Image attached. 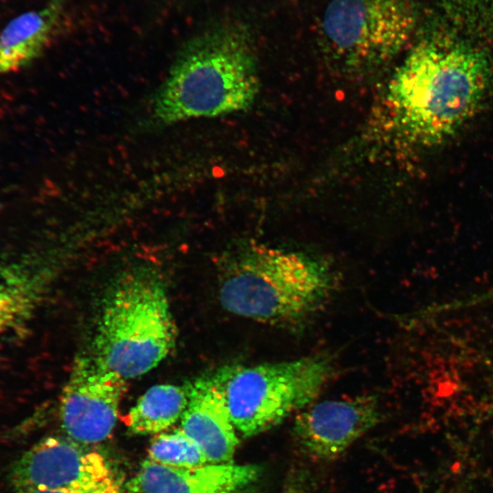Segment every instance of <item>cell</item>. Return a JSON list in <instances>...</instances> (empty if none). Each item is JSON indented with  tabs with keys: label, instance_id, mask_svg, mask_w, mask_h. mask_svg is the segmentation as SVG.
<instances>
[{
	"label": "cell",
	"instance_id": "cell-15",
	"mask_svg": "<svg viewBox=\"0 0 493 493\" xmlns=\"http://www.w3.org/2000/svg\"><path fill=\"white\" fill-rule=\"evenodd\" d=\"M148 459L178 468H195L209 464L201 447L181 427L156 434L151 440Z\"/></svg>",
	"mask_w": 493,
	"mask_h": 493
},
{
	"label": "cell",
	"instance_id": "cell-11",
	"mask_svg": "<svg viewBox=\"0 0 493 493\" xmlns=\"http://www.w3.org/2000/svg\"><path fill=\"white\" fill-rule=\"evenodd\" d=\"M187 385L189 399L180 427L201 447L209 464L231 463L239 440L220 386L214 376Z\"/></svg>",
	"mask_w": 493,
	"mask_h": 493
},
{
	"label": "cell",
	"instance_id": "cell-18",
	"mask_svg": "<svg viewBox=\"0 0 493 493\" xmlns=\"http://www.w3.org/2000/svg\"><path fill=\"white\" fill-rule=\"evenodd\" d=\"M489 295H490L491 297H493V290H492V291H489Z\"/></svg>",
	"mask_w": 493,
	"mask_h": 493
},
{
	"label": "cell",
	"instance_id": "cell-8",
	"mask_svg": "<svg viewBox=\"0 0 493 493\" xmlns=\"http://www.w3.org/2000/svg\"><path fill=\"white\" fill-rule=\"evenodd\" d=\"M126 390L127 381L92 354L79 355L59 399V422L66 436L83 445L108 438Z\"/></svg>",
	"mask_w": 493,
	"mask_h": 493
},
{
	"label": "cell",
	"instance_id": "cell-12",
	"mask_svg": "<svg viewBox=\"0 0 493 493\" xmlns=\"http://www.w3.org/2000/svg\"><path fill=\"white\" fill-rule=\"evenodd\" d=\"M56 268L50 259L0 258V344L32 320Z\"/></svg>",
	"mask_w": 493,
	"mask_h": 493
},
{
	"label": "cell",
	"instance_id": "cell-16",
	"mask_svg": "<svg viewBox=\"0 0 493 493\" xmlns=\"http://www.w3.org/2000/svg\"><path fill=\"white\" fill-rule=\"evenodd\" d=\"M242 493H249V488ZM278 493H313L303 478L289 479Z\"/></svg>",
	"mask_w": 493,
	"mask_h": 493
},
{
	"label": "cell",
	"instance_id": "cell-10",
	"mask_svg": "<svg viewBox=\"0 0 493 493\" xmlns=\"http://www.w3.org/2000/svg\"><path fill=\"white\" fill-rule=\"evenodd\" d=\"M260 473V467L255 465L231 462L178 468L146 459L130 488L134 493H242Z\"/></svg>",
	"mask_w": 493,
	"mask_h": 493
},
{
	"label": "cell",
	"instance_id": "cell-7",
	"mask_svg": "<svg viewBox=\"0 0 493 493\" xmlns=\"http://www.w3.org/2000/svg\"><path fill=\"white\" fill-rule=\"evenodd\" d=\"M14 491L38 489L70 493H121V484L99 452L68 436L42 438L11 465Z\"/></svg>",
	"mask_w": 493,
	"mask_h": 493
},
{
	"label": "cell",
	"instance_id": "cell-17",
	"mask_svg": "<svg viewBox=\"0 0 493 493\" xmlns=\"http://www.w3.org/2000/svg\"><path fill=\"white\" fill-rule=\"evenodd\" d=\"M14 493H70V492L61 491V490L29 489V490L14 491Z\"/></svg>",
	"mask_w": 493,
	"mask_h": 493
},
{
	"label": "cell",
	"instance_id": "cell-9",
	"mask_svg": "<svg viewBox=\"0 0 493 493\" xmlns=\"http://www.w3.org/2000/svg\"><path fill=\"white\" fill-rule=\"evenodd\" d=\"M380 419L379 403L373 395L327 400L299 411L292 435L305 456L313 460L331 461L373 428Z\"/></svg>",
	"mask_w": 493,
	"mask_h": 493
},
{
	"label": "cell",
	"instance_id": "cell-3",
	"mask_svg": "<svg viewBox=\"0 0 493 493\" xmlns=\"http://www.w3.org/2000/svg\"><path fill=\"white\" fill-rule=\"evenodd\" d=\"M334 285L330 267L309 255L248 242L222 259L218 292L229 312L272 324H296L316 311Z\"/></svg>",
	"mask_w": 493,
	"mask_h": 493
},
{
	"label": "cell",
	"instance_id": "cell-5",
	"mask_svg": "<svg viewBox=\"0 0 493 493\" xmlns=\"http://www.w3.org/2000/svg\"><path fill=\"white\" fill-rule=\"evenodd\" d=\"M325 355L220 369V386L230 419L238 435L248 438L283 422L310 404L332 376Z\"/></svg>",
	"mask_w": 493,
	"mask_h": 493
},
{
	"label": "cell",
	"instance_id": "cell-1",
	"mask_svg": "<svg viewBox=\"0 0 493 493\" xmlns=\"http://www.w3.org/2000/svg\"><path fill=\"white\" fill-rule=\"evenodd\" d=\"M491 69L488 57L465 43H419L388 83L387 124L414 144L433 146L448 140L477 112Z\"/></svg>",
	"mask_w": 493,
	"mask_h": 493
},
{
	"label": "cell",
	"instance_id": "cell-13",
	"mask_svg": "<svg viewBox=\"0 0 493 493\" xmlns=\"http://www.w3.org/2000/svg\"><path fill=\"white\" fill-rule=\"evenodd\" d=\"M65 0H49L39 9L13 18L0 33V74L15 72L36 59L47 45Z\"/></svg>",
	"mask_w": 493,
	"mask_h": 493
},
{
	"label": "cell",
	"instance_id": "cell-6",
	"mask_svg": "<svg viewBox=\"0 0 493 493\" xmlns=\"http://www.w3.org/2000/svg\"><path fill=\"white\" fill-rule=\"evenodd\" d=\"M414 23L408 0H331L320 34L327 52L343 69L367 72L401 51Z\"/></svg>",
	"mask_w": 493,
	"mask_h": 493
},
{
	"label": "cell",
	"instance_id": "cell-4",
	"mask_svg": "<svg viewBox=\"0 0 493 493\" xmlns=\"http://www.w3.org/2000/svg\"><path fill=\"white\" fill-rule=\"evenodd\" d=\"M176 326L162 279L136 268L122 275L103 304L92 356L123 379L144 375L171 352Z\"/></svg>",
	"mask_w": 493,
	"mask_h": 493
},
{
	"label": "cell",
	"instance_id": "cell-2",
	"mask_svg": "<svg viewBox=\"0 0 493 493\" xmlns=\"http://www.w3.org/2000/svg\"><path fill=\"white\" fill-rule=\"evenodd\" d=\"M258 91L256 58L245 34L216 28L182 49L152 98L150 121L166 126L238 112Z\"/></svg>",
	"mask_w": 493,
	"mask_h": 493
},
{
	"label": "cell",
	"instance_id": "cell-14",
	"mask_svg": "<svg viewBox=\"0 0 493 493\" xmlns=\"http://www.w3.org/2000/svg\"><path fill=\"white\" fill-rule=\"evenodd\" d=\"M188 399L187 384L153 385L131 408L126 415V425L136 435L162 433L181 419Z\"/></svg>",
	"mask_w": 493,
	"mask_h": 493
}]
</instances>
